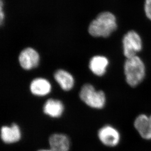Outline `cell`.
I'll return each instance as SVG.
<instances>
[{
	"label": "cell",
	"mask_w": 151,
	"mask_h": 151,
	"mask_svg": "<svg viewBox=\"0 0 151 151\" xmlns=\"http://www.w3.org/2000/svg\"><path fill=\"white\" fill-rule=\"evenodd\" d=\"M123 51L126 58L137 55L142 48V42L139 35L134 30L126 33L122 39Z\"/></svg>",
	"instance_id": "obj_4"
},
{
	"label": "cell",
	"mask_w": 151,
	"mask_h": 151,
	"mask_svg": "<svg viewBox=\"0 0 151 151\" xmlns=\"http://www.w3.org/2000/svg\"><path fill=\"white\" fill-rule=\"evenodd\" d=\"M40 56L36 50L32 47H27L20 53L19 61L21 67L26 70H30L38 66Z\"/></svg>",
	"instance_id": "obj_6"
},
{
	"label": "cell",
	"mask_w": 151,
	"mask_h": 151,
	"mask_svg": "<svg viewBox=\"0 0 151 151\" xmlns=\"http://www.w3.org/2000/svg\"><path fill=\"white\" fill-rule=\"evenodd\" d=\"M98 137L101 142L108 147L116 146L121 140L119 132L109 125L104 126L99 130Z\"/></svg>",
	"instance_id": "obj_5"
},
{
	"label": "cell",
	"mask_w": 151,
	"mask_h": 151,
	"mask_svg": "<svg viewBox=\"0 0 151 151\" xmlns=\"http://www.w3.org/2000/svg\"><path fill=\"white\" fill-rule=\"evenodd\" d=\"M64 111V106L63 103L57 99H49L43 106L45 114L53 118H59L61 116Z\"/></svg>",
	"instance_id": "obj_8"
},
{
	"label": "cell",
	"mask_w": 151,
	"mask_h": 151,
	"mask_svg": "<svg viewBox=\"0 0 151 151\" xmlns=\"http://www.w3.org/2000/svg\"><path fill=\"white\" fill-rule=\"evenodd\" d=\"M50 149L54 151H68L70 141L67 135L62 134H54L49 139Z\"/></svg>",
	"instance_id": "obj_9"
},
{
	"label": "cell",
	"mask_w": 151,
	"mask_h": 151,
	"mask_svg": "<svg viewBox=\"0 0 151 151\" xmlns=\"http://www.w3.org/2000/svg\"><path fill=\"white\" fill-rule=\"evenodd\" d=\"M126 81L132 87H137L145 76V66L138 56L126 59L124 66Z\"/></svg>",
	"instance_id": "obj_2"
},
{
	"label": "cell",
	"mask_w": 151,
	"mask_h": 151,
	"mask_svg": "<svg viewBox=\"0 0 151 151\" xmlns=\"http://www.w3.org/2000/svg\"><path fill=\"white\" fill-rule=\"evenodd\" d=\"M109 63L108 59L105 56H95L90 60L89 68L93 74L102 76L105 74Z\"/></svg>",
	"instance_id": "obj_11"
},
{
	"label": "cell",
	"mask_w": 151,
	"mask_h": 151,
	"mask_svg": "<svg viewBox=\"0 0 151 151\" xmlns=\"http://www.w3.org/2000/svg\"><path fill=\"white\" fill-rule=\"evenodd\" d=\"M150 121H149V132H150V140H151V115L149 116Z\"/></svg>",
	"instance_id": "obj_16"
},
{
	"label": "cell",
	"mask_w": 151,
	"mask_h": 151,
	"mask_svg": "<svg viewBox=\"0 0 151 151\" xmlns=\"http://www.w3.org/2000/svg\"><path fill=\"white\" fill-rule=\"evenodd\" d=\"M3 0H1L0 2V23L1 25L3 24V21L4 18V12H3Z\"/></svg>",
	"instance_id": "obj_15"
},
{
	"label": "cell",
	"mask_w": 151,
	"mask_h": 151,
	"mask_svg": "<svg viewBox=\"0 0 151 151\" xmlns=\"http://www.w3.org/2000/svg\"><path fill=\"white\" fill-rule=\"evenodd\" d=\"M117 27L114 15L110 12H103L90 23L88 32L93 37L107 38L116 29Z\"/></svg>",
	"instance_id": "obj_1"
},
{
	"label": "cell",
	"mask_w": 151,
	"mask_h": 151,
	"mask_svg": "<svg viewBox=\"0 0 151 151\" xmlns=\"http://www.w3.org/2000/svg\"><path fill=\"white\" fill-rule=\"evenodd\" d=\"M82 101L86 105L96 109H101L105 106L106 97L102 91H96L93 85L85 84L79 93Z\"/></svg>",
	"instance_id": "obj_3"
},
{
	"label": "cell",
	"mask_w": 151,
	"mask_h": 151,
	"mask_svg": "<svg viewBox=\"0 0 151 151\" xmlns=\"http://www.w3.org/2000/svg\"><path fill=\"white\" fill-rule=\"evenodd\" d=\"M53 151V150H51V149H50V150H48V149H41V150H39L38 151Z\"/></svg>",
	"instance_id": "obj_17"
},
{
	"label": "cell",
	"mask_w": 151,
	"mask_h": 151,
	"mask_svg": "<svg viewBox=\"0 0 151 151\" xmlns=\"http://www.w3.org/2000/svg\"><path fill=\"white\" fill-rule=\"evenodd\" d=\"M144 11L146 16L151 21V0H145L144 4Z\"/></svg>",
	"instance_id": "obj_14"
},
{
	"label": "cell",
	"mask_w": 151,
	"mask_h": 151,
	"mask_svg": "<svg viewBox=\"0 0 151 151\" xmlns=\"http://www.w3.org/2000/svg\"><path fill=\"white\" fill-rule=\"evenodd\" d=\"M149 116L145 114H140L135 118L134 123L135 130L144 139L150 140L149 128Z\"/></svg>",
	"instance_id": "obj_12"
},
{
	"label": "cell",
	"mask_w": 151,
	"mask_h": 151,
	"mask_svg": "<svg viewBox=\"0 0 151 151\" xmlns=\"http://www.w3.org/2000/svg\"><path fill=\"white\" fill-rule=\"evenodd\" d=\"M1 140L6 144L17 142L21 138L20 127L16 123H13L10 127L4 126L1 128Z\"/></svg>",
	"instance_id": "obj_7"
},
{
	"label": "cell",
	"mask_w": 151,
	"mask_h": 151,
	"mask_svg": "<svg viewBox=\"0 0 151 151\" xmlns=\"http://www.w3.org/2000/svg\"><path fill=\"white\" fill-rule=\"evenodd\" d=\"M51 90V84L46 79L37 78L34 79L30 83V91L34 96H46L50 93Z\"/></svg>",
	"instance_id": "obj_10"
},
{
	"label": "cell",
	"mask_w": 151,
	"mask_h": 151,
	"mask_svg": "<svg viewBox=\"0 0 151 151\" xmlns=\"http://www.w3.org/2000/svg\"><path fill=\"white\" fill-rule=\"evenodd\" d=\"M56 81L65 91L71 90L74 86V80L70 73L64 70H57L54 74Z\"/></svg>",
	"instance_id": "obj_13"
}]
</instances>
